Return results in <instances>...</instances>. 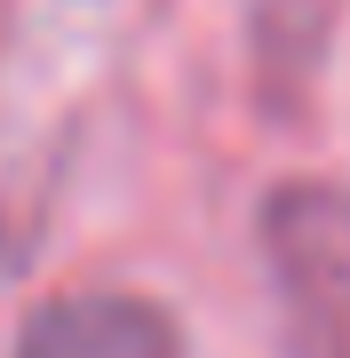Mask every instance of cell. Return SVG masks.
Listing matches in <instances>:
<instances>
[{"label": "cell", "instance_id": "cell-1", "mask_svg": "<svg viewBox=\"0 0 350 358\" xmlns=\"http://www.w3.org/2000/svg\"><path fill=\"white\" fill-rule=\"evenodd\" d=\"M16 358H183V334L159 303L119 287H88L48 303L16 334Z\"/></svg>", "mask_w": 350, "mask_h": 358}]
</instances>
